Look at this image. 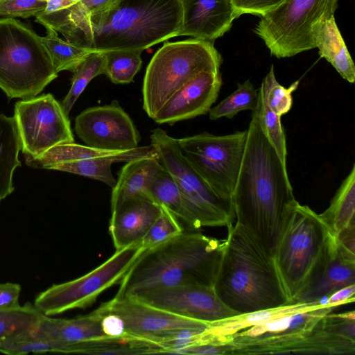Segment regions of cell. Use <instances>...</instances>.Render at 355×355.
Instances as JSON below:
<instances>
[{"mask_svg": "<svg viewBox=\"0 0 355 355\" xmlns=\"http://www.w3.org/2000/svg\"><path fill=\"white\" fill-rule=\"evenodd\" d=\"M232 202L236 223L273 255L284 225L297 201L286 164L252 113Z\"/></svg>", "mask_w": 355, "mask_h": 355, "instance_id": "obj_1", "label": "cell"}, {"mask_svg": "<svg viewBox=\"0 0 355 355\" xmlns=\"http://www.w3.org/2000/svg\"><path fill=\"white\" fill-rule=\"evenodd\" d=\"M182 0H119L72 26L67 41L92 51H143L177 37Z\"/></svg>", "mask_w": 355, "mask_h": 355, "instance_id": "obj_2", "label": "cell"}, {"mask_svg": "<svg viewBox=\"0 0 355 355\" xmlns=\"http://www.w3.org/2000/svg\"><path fill=\"white\" fill-rule=\"evenodd\" d=\"M223 246L224 241L198 232H182L145 249L120 281L115 297L178 286L214 287Z\"/></svg>", "mask_w": 355, "mask_h": 355, "instance_id": "obj_3", "label": "cell"}, {"mask_svg": "<svg viewBox=\"0 0 355 355\" xmlns=\"http://www.w3.org/2000/svg\"><path fill=\"white\" fill-rule=\"evenodd\" d=\"M227 230L214 285L223 304L240 315L291 303L273 255L237 223Z\"/></svg>", "mask_w": 355, "mask_h": 355, "instance_id": "obj_4", "label": "cell"}, {"mask_svg": "<svg viewBox=\"0 0 355 355\" xmlns=\"http://www.w3.org/2000/svg\"><path fill=\"white\" fill-rule=\"evenodd\" d=\"M336 243L320 214L297 202L273 253L277 272L291 303L320 277Z\"/></svg>", "mask_w": 355, "mask_h": 355, "instance_id": "obj_5", "label": "cell"}, {"mask_svg": "<svg viewBox=\"0 0 355 355\" xmlns=\"http://www.w3.org/2000/svg\"><path fill=\"white\" fill-rule=\"evenodd\" d=\"M57 76L41 37L15 18H0V88L7 96L35 97Z\"/></svg>", "mask_w": 355, "mask_h": 355, "instance_id": "obj_6", "label": "cell"}, {"mask_svg": "<svg viewBox=\"0 0 355 355\" xmlns=\"http://www.w3.org/2000/svg\"><path fill=\"white\" fill-rule=\"evenodd\" d=\"M222 58L213 42L188 39L166 42L155 53L146 70L143 108L153 119L166 101L202 71H220Z\"/></svg>", "mask_w": 355, "mask_h": 355, "instance_id": "obj_7", "label": "cell"}, {"mask_svg": "<svg viewBox=\"0 0 355 355\" xmlns=\"http://www.w3.org/2000/svg\"><path fill=\"white\" fill-rule=\"evenodd\" d=\"M150 144L179 188L191 230L232 225L236 218L232 202L218 196L196 171L182 155L178 139L157 128L151 132Z\"/></svg>", "mask_w": 355, "mask_h": 355, "instance_id": "obj_8", "label": "cell"}, {"mask_svg": "<svg viewBox=\"0 0 355 355\" xmlns=\"http://www.w3.org/2000/svg\"><path fill=\"white\" fill-rule=\"evenodd\" d=\"M338 0H285L261 16L254 29L278 58L295 55L315 47L311 26L334 16Z\"/></svg>", "mask_w": 355, "mask_h": 355, "instance_id": "obj_9", "label": "cell"}, {"mask_svg": "<svg viewBox=\"0 0 355 355\" xmlns=\"http://www.w3.org/2000/svg\"><path fill=\"white\" fill-rule=\"evenodd\" d=\"M246 137L247 130L225 135L203 132L179 139L178 143L182 155L211 188L232 202Z\"/></svg>", "mask_w": 355, "mask_h": 355, "instance_id": "obj_10", "label": "cell"}, {"mask_svg": "<svg viewBox=\"0 0 355 355\" xmlns=\"http://www.w3.org/2000/svg\"><path fill=\"white\" fill-rule=\"evenodd\" d=\"M144 250L141 245H135L116 250L104 263L83 276L53 284L40 293L33 304L46 316L85 308L104 291L121 281Z\"/></svg>", "mask_w": 355, "mask_h": 355, "instance_id": "obj_11", "label": "cell"}, {"mask_svg": "<svg viewBox=\"0 0 355 355\" xmlns=\"http://www.w3.org/2000/svg\"><path fill=\"white\" fill-rule=\"evenodd\" d=\"M13 117L26 158L36 159L55 146L74 142L69 116L51 94L17 101Z\"/></svg>", "mask_w": 355, "mask_h": 355, "instance_id": "obj_12", "label": "cell"}, {"mask_svg": "<svg viewBox=\"0 0 355 355\" xmlns=\"http://www.w3.org/2000/svg\"><path fill=\"white\" fill-rule=\"evenodd\" d=\"M323 318L309 328L256 336L234 335L227 343L229 354H354L355 340L325 330Z\"/></svg>", "mask_w": 355, "mask_h": 355, "instance_id": "obj_13", "label": "cell"}, {"mask_svg": "<svg viewBox=\"0 0 355 355\" xmlns=\"http://www.w3.org/2000/svg\"><path fill=\"white\" fill-rule=\"evenodd\" d=\"M74 130L86 146L103 150L134 149L141 140L132 120L116 100L84 110L76 117Z\"/></svg>", "mask_w": 355, "mask_h": 355, "instance_id": "obj_14", "label": "cell"}, {"mask_svg": "<svg viewBox=\"0 0 355 355\" xmlns=\"http://www.w3.org/2000/svg\"><path fill=\"white\" fill-rule=\"evenodd\" d=\"M129 297L184 318L207 323L239 315L223 304L213 286L189 285L148 289Z\"/></svg>", "mask_w": 355, "mask_h": 355, "instance_id": "obj_15", "label": "cell"}, {"mask_svg": "<svg viewBox=\"0 0 355 355\" xmlns=\"http://www.w3.org/2000/svg\"><path fill=\"white\" fill-rule=\"evenodd\" d=\"M100 306L121 319L125 336L146 340L150 336L171 329H207L210 325V323L184 318L129 297H114Z\"/></svg>", "mask_w": 355, "mask_h": 355, "instance_id": "obj_16", "label": "cell"}, {"mask_svg": "<svg viewBox=\"0 0 355 355\" xmlns=\"http://www.w3.org/2000/svg\"><path fill=\"white\" fill-rule=\"evenodd\" d=\"M222 84L220 71L200 73L174 93L152 119L159 124L172 125L207 114Z\"/></svg>", "mask_w": 355, "mask_h": 355, "instance_id": "obj_17", "label": "cell"}, {"mask_svg": "<svg viewBox=\"0 0 355 355\" xmlns=\"http://www.w3.org/2000/svg\"><path fill=\"white\" fill-rule=\"evenodd\" d=\"M182 25L178 36L214 42L239 17L232 0H182Z\"/></svg>", "mask_w": 355, "mask_h": 355, "instance_id": "obj_18", "label": "cell"}, {"mask_svg": "<svg viewBox=\"0 0 355 355\" xmlns=\"http://www.w3.org/2000/svg\"><path fill=\"white\" fill-rule=\"evenodd\" d=\"M162 208L146 196L125 199L112 210L109 230L116 250L141 243Z\"/></svg>", "mask_w": 355, "mask_h": 355, "instance_id": "obj_19", "label": "cell"}, {"mask_svg": "<svg viewBox=\"0 0 355 355\" xmlns=\"http://www.w3.org/2000/svg\"><path fill=\"white\" fill-rule=\"evenodd\" d=\"M354 284L355 253L337 241L329 261L320 277L293 302L320 301L341 288Z\"/></svg>", "mask_w": 355, "mask_h": 355, "instance_id": "obj_20", "label": "cell"}, {"mask_svg": "<svg viewBox=\"0 0 355 355\" xmlns=\"http://www.w3.org/2000/svg\"><path fill=\"white\" fill-rule=\"evenodd\" d=\"M157 156L155 147L150 144L107 155L58 163L49 166L46 169L61 171L89 178L102 182L112 189L116 180L112 173V164Z\"/></svg>", "mask_w": 355, "mask_h": 355, "instance_id": "obj_21", "label": "cell"}, {"mask_svg": "<svg viewBox=\"0 0 355 355\" xmlns=\"http://www.w3.org/2000/svg\"><path fill=\"white\" fill-rule=\"evenodd\" d=\"M33 333L42 338L71 345L107 338L101 327V317L96 311L71 319L53 318L44 315Z\"/></svg>", "mask_w": 355, "mask_h": 355, "instance_id": "obj_22", "label": "cell"}, {"mask_svg": "<svg viewBox=\"0 0 355 355\" xmlns=\"http://www.w3.org/2000/svg\"><path fill=\"white\" fill-rule=\"evenodd\" d=\"M311 31L315 47L318 49L320 56L325 58L343 79L354 83V64L334 16L315 22Z\"/></svg>", "mask_w": 355, "mask_h": 355, "instance_id": "obj_23", "label": "cell"}, {"mask_svg": "<svg viewBox=\"0 0 355 355\" xmlns=\"http://www.w3.org/2000/svg\"><path fill=\"white\" fill-rule=\"evenodd\" d=\"M329 304L323 300L313 302H293L279 307L240 314L210 323L207 331L218 338L229 341L231 336L251 327L265 324L288 314L322 308Z\"/></svg>", "mask_w": 355, "mask_h": 355, "instance_id": "obj_24", "label": "cell"}, {"mask_svg": "<svg viewBox=\"0 0 355 355\" xmlns=\"http://www.w3.org/2000/svg\"><path fill=\"white\" fill-rule=\"evenodd\" d=\"M336 239L355 229V164L343 181L329 207L320 214Z\"/></svg>", "mask_w": 355, "mask_h": 355, "instance_id": "obj_25", "label": "cell"}, {"mask_svg": "<svg viewBox=\"0 0 355 355\" xmlns=\"http://www.w3.org/2000/svg\"><path fill=\"white\" fill-rule=\"evenodd\" d=\"M159 163L158 156L143 157L126 162L118 175L116 184L112 188L111 210L116 208L125 199L146 196L148 180Z\"/></svg>", "mask_w": 355, "mask_h": 355, "instance_id": "obj_26", "label": "cell"}, {"mask_svg": "<svg viewBox=\"0 0 355 355\" xmlns=\"http://www.w3.org/2000/svg\"><path fill=\"white\" fill-rule=\"evenodd\" d=\"M21 139L14 117L0 114V201L12 193V176L21 166Z\"/></svg>", "mask_w": 355, "mask_h": 355, "instance_id": "obj_27", "label": "cell"}, {"mask_svg": "<svg viewBox=\"0 0 355 355\" xmlns=\"http://www.w3.org/2000/svg\"><path fill=\"white\" fill-rule=\"evenodd\" d=\"M146 193L153 201L190 227V218L184 209L179 188L171 174L159 161L148 180Z\"/></svg>", "mask_w": 355, "mask_h": 355, "instance_id": "obj_28", "label": "cell"}, {"mask_svg": "<svg viewBox=\"0 0 355 355\" xmlns=\"http://www.w3.org/2000/svg\"><path fill=\"white\" fill-rule=\"evenodd\" d=\"M162 349L157 345L142 338L132 336L120 338H101L89 340L71 345L70 353L103 354H162Z\"/></svg>", "mask_w": 355, "mask_h": 355, "instance_id": "obj_29", "label": "cell"}, {"mask_svg": "<svg viewBox=\"0 0 355 355\" xmlns=\"http://www.w3.org/2000/svg\"><path fill=\"white\" fill-rule=\"evenodd\" d=\"M105 56L101 51H91L77 66L73 71L71 87L60 103L67 116L89 83L96 76L105 74Z\"/></svg>", "mask_w": 355, "mask_h": 355, "instance_id": "obj_30", "label": "cell"}, {"mask_svg": "<svg viewBox=\"0 0 355 355\" xmlns=\"http://www.w3.org/2000/svg\"><path fill=\"white\" fill-rule=\"evenodd\" d=\"M44 315L30 302L15 308L0 309V340L34 331Z\"/></svg>", "mask_w": 355, "mask_h": 355, "instance_id": "obj_31", "label": "cell"}, {"mask_svg": "<svg viewBox=\"0 0 355 355\" xmlns=\"http://www.w3.org/2000/svg\"><path fill=\"white\" fill-rule=\"evenodd\" d=\"M56 73L62 71L73 72L77 66L92 51L87 49L63 40L57 32L46 28V35L41 37Z\"/></svg>", "mask_w": 355, "mask_h": 355, "instance_id": "obj_32", "label": "cell"}, {"mask_svg": "<svg viewBox=\"0 0 355 355\" xmlns=\"http://www.w3.org/2000/svg\"><path fill=\"white\" fill-rule=\"evenodd\" d=\"M142 51L112 50L103 52L105 59V74L114 84L133 82L142 64Z\"/></svg>", "mask_w": 355, "mask_h": 355, "instance_id": "obj_33", "label": "cell"}, {"mask_svg": "<svg viewBox=\"0 0 355 355\" xmlns=\"http://www.w3.org/2000/svg\"><path fill=\"white\" fill-rule=\"evenodd\" d=\"M72 345L36 336L33 331L13 338L0 340V352L20 355L28 353H69Z\"/></svg>", "mask_w": 355, "mask_h": 355, "instance_id": "obj_34", "label": "cell"}, {"mask_svg": "<svg viewBox=\"0 0 355 355\" xmlns=\"http://www.w3.org/2000/svg\"><path fill=\"white\" fill-rule=\"evenodd\" d=\"M259 91L257 92L249 80L238 84L237 89L230 95L211 107L209 112L211 120H217L221 117L233 118L243 110H253L257 104Z\"/></svg>", "mask_w": 355, "mask_h": 355, "instance_id": "obj_35", "label": "cell"}, {"mask_svg": "<svg viewBox=\"0 0 355 355\" xmlns=\"http://www.w3.org/2000/svg\"><path fill=\"white\" fill-rule=\"evenodd\" d=\"M252 113L256 116L262 132L275 149L281 160L286 164L287 149L281 116L268 107L260 89L257 106Z\"/></svg>", "mask_w": 355, "mask_h": 355, "instance_id": "obj_36", "label": "cell"}, {"mask_svg": "<svg viewBox=\"0 0 355 355\" xmlns=\"http://www.w3.org/2000/svg\"><path fill=\"white\" fill-rule=\"evenodd\" d=\"M299 81L293 83L289 87L281 85L276 80L273 65L263 78L259 88L268 107L276 114L282 116L292 107V93L297 88Z\"/></svg>", "mask_w": 355, "mask_h": 355, "instance_id": "obj_37", "label": "cell"}, {"mask_svg": "<svg viewBox=\"0 0 355 355\" xmlns=\"http://www.w3.org/2000/svg\"><path fill=\"white\" fill-rule=\"evenodd\" d=\"M161 208L160 215L141 243L144 249L159 244L184 232L178 218L164 207Z\"/></svg>", "mask_w": 355, "mask_h": 355, "instance_id": "obj_38", "label": "cell"}, {"mask_svg": "<svg viewBox=\"0 0 355 355\" xmlns=\"http://www.w3.org/2000/svg\"><path fill=\"white\" fill-rule=\"evenodd\" d=\"M46 3L40 0H3L0 3V16L28 18L42 12Z\"/></svg>", "mask_w": 355, "mask_h": 355, "instance_id": "obj_39", "label": "cell"}, {"mask_svg": "<svg viewBox=\"0 0 355 355\" xmlns=\"http://www.w3.org/2000/svg\"><path fill=\"white\" fill-rule=\"evenodd\" d=\"M325 330L355 340L354 311L342 313H329L323 318Z\"/></svg>", "mask_w": 355, "mask_h": 355, "instance_id": "obj_40", "label": "cell"}, {"mask_svg": "<svg viewBox=\"0 0 355 355\" xmlns=\"http://www.w3.org/2000/svg\"><path fill=\"white\" fill-rule=\"evenodd\" d=\"M119 0H79L70 7L69 26L62 33L65 34L72 26L89 15L101 11Z\"/></svg>", "mask_w": 355, "mask_h": 355, "instance_id": "obj_41", "label": "cell"}, {"mask_svg": "<svg viewBox=\"0 0 355 355\" xmlns=\"http://www.w3.org/2000/svg\"><path fill=\"white\" fill-rule=\"evenodd\" d=\"M240 17L243 14L263 15L274 9L285 0H232Z\"/></svg>", "mask_w": 355, "mask_h": 355, "instance_id": "obj_42", "label": "cell"}, {"mask_svg": "<svg viewBox=\"0 0 355 355\" xmlns=\"http://www.w3.org/2000/svg\"><path fill=\"white\" fill-rule=\"evenodd\" d=\"M21 287L15 283H0V309H11L20 306L19 297Z\"/></svg>", "mask_w": 355, "mask_h": 355, "instance_id": "obj_43", "label": "cell"}, {"mask_svg": "<svg viewBox=\"0 0 355 355\" xmlns=\"http://www.w3.org/2000/svg\"><path fill=\"white\" fill-rule=\"evenodd\" d=\"M355 284L341 288L327 297L329 303L338 304L340 306L354 302L355 297Z\"/></svg>", "mask_w": 355, "mask_h": 355, "instance_id": "obj_44", "label": "cell"}, {"mask_svg": "<svg viewBox=\"0 0 355 355\" xmlns=\"http://www.w3.org/2000/svg\"><path fill=\"white\" fill-rule=\"evenodd\" d=\"M76 0H48L43 12L49 13L69 8L76 3Z\"/></svg>", "mask_w": 355, "mask_h": 355, "instance_id": "obj_45", "label": "cell"}, {"mask_svg": "<svg viewBox=\"0 0 355 355\" xmlns=\"http://www.w3.org/2000/svg\"><path fill=\"white\" fill-rule=\"evenodd\" d=\"M40 1L46 2L48 0H40Z\"/></svg>", "mask_w": 355, "mask_h": 355, "instance_id": "obj_46", "label": "cell"}, {"mask_svg": "<svg viewBox=\"0 0 355 355\" xmlns=\"http://www.w3.org/2000/svg\"><path fill=\"white\" fill-rule=\"evenodd\" d=\"M3 0H0V3L2 2Z\"/></svg>", "mask_w": 355, "mask_h": 355, "instance_id": "obj_47", "label": "cell"}, {"mask_svg": "<svg viewBox=\"0 0 355 355\" xmlns=\"http://www.w3.org/2000/svg\"><path fill=\"white\" fill-rule=\"evenodd\" d=\"M76 1H79V0H76Z\"/></svg>", "mask_w": 355, "mask_h": 355, "instance_id": "obj_48", "label": "cell"}]
</instances>
